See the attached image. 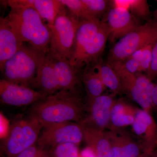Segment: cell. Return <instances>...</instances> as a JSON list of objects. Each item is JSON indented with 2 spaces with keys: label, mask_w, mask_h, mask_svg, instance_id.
<instances>
[{
  "label": "cell",
  "mask_w": 157,
  "mask_h": 157,
  "mask_svg": "<svg viewBox=\"0 0 157 157\" xmlns=\"http://www.w3.org/2000/svg\"><path fill=\"white\" fill-rule=\"evenodd\" d=\"M78 146L73 143H66L56 147L54 150L56 157H80Z\"/></svg>",
  "instance_id": "27"
},
{
  "label": "cell",
  "mask_w": 157,
  "mask_h": 157,
  "mask_svg": "<svg viewBox=\"0 0 157 157\" xmlns=\"http://www.w3.org/2000/svg\"><path fill=\"white\" fill-rule=\"evenodd\" d=\"M110 142L112 157H123L122 147L116 130H106Z\"/></svg>",
  "instance_id": "28"
},
{
  "label": "cell",
  "mask_w": 157,
  "mask_h": 157,
  "mask_svg": "<svg viewBox=\"0 0 157 157\" xmlns=\"http://www.w3.org/2000/svg\"><path fill=\"white\" fill-rule=\"evenodd\" d=\"M146 75L153 82L157 80V39L153 44L151 65Z\"/></svg>",
  "instance_id": "31"
},
{
  "label": "cell",
  "mask_w": 157,
  "mask_h": 157,
  "mask_svg": "<svg viewBox=\"0 0 157 157\" xmlns=\"http://www.w3.org/2000/svg\"><path fill=\"white\" fill-rule=\"evenodd\" d=\"M154 19L155 21L157 22V8L154 12Z\"/></svg>",
  "instance_id": "37"
},
{
  "label": "cell",
  "mask_w": 157,
  "mask_h": 157,
  "mask_svg": "<svg viewBox=\"0 0 157 157\" xmlns=\"http://www.w3.org/2000/svg\"><path fill=\"white\" fill-rule=\"evenodd\" d=\"M140 157H157V149L148 153H142Z\"/></svg>",
  "instance_id": "35"
},
{
  "label": "cell",
  "mask_w": 157,
  "mask_h": 157,
  "mask_svg": "<svg viewBox=\"0 0 157 157\" xmlns=\"http://www.w3.org/2000/svg\"><path fill=\"white\" fill-rule=\"evenodd\" d=\"M116 96L113 94H103L94 99L85 100L86 113L80 123L99 130H107L113 108L117 101Z\"/></svg>",
  "instance_id": "9"
},
{
  "label": "cell",
  "mask_w": 157,
  "mask_h": 157,
  "mask_svg": "<svg viewBox=\"0 0 157 157\" xmlns=\"http://www.w3.org/2000/svg\"><path fill=\"white\" fill-rule=\"evenodd\" d=\"M82 1L90 13L99 19H100L99 17L107 11V7L110 3V1L106 0H82Z\"/></svg>",
  "instance_id": "26"
},
{
  "label": "cell",
  "mask_w": 157,
  "mask_h": 157,
  "mask_svg": "<svg viewBox=\"0 0 157 157\" xmlns=\"http://www.w3.org/2000/svg\"><path fill=\"white\" fill-rule=\"evenodd\" d=\"M99 75L103 83L117 95L122 94L123 90L119 77L114 69L107 62L98 59L96 62Z\"/></svg>",
  "instance_id": "22"
},
{
  "label": "cell",
  "mask_w": 157,
  "mask_h": 157,
  "mask_svg": "<svg viewBox=\"0 0 157 157\" xmlns=\"http://www.w3.org/2000/svg\"><path fill=\"white\" fill-rule=\"evenodd\" d=\"M7 121L2 114H1V138H5L9 132V128L8 127Z\"/></svg>",
  "instance_id": "32"
},
{
  "label": "cell",
  "mask_w": 157,
  "mask_h": 157,
  "mask_svg": "<svg viewBox=\"0 0 157 157\" xmlns=\"http://www.w3.org/2000/svg\"><path fill=\"white\" fill-rule=\"evenodd\" d=\"M119 77L123 93L126 94L141 107L150 113L153 108V91L154 83L146 74L116 72Z\"/></svg>",
  "instance_id": "8"
},
{
  "label": "cell",
  "mask_w": 157,
  "mask_h": 157,
  "mask_svg": "<svg viewBox=\"0 0 157 157\" xmlns=\"http://www.w3.org/2000/svg\"><path fill=\"white\" fill-rule=\"evenodd\" d=\"M74 16L79 20H98L86 9L82 0H59Z\"/></svg>",
  "instance_id": "24"
},
{
  "label": "cell",
  "mask_w": 157,
  "mask_h": 157,
  "mask_svg": "<svg viewBox=\"0 0 157 157\" xmlns=\"http://www.w3.org/2000/svg\"><path fill=\"white\" fill-rule=\"evenodd\" d=\"M37 141L38 146L43 149L51 150L61 144L73 143L77 146L83 140L81 125L73 122L54 124L44 127Z\"/></svg>",
  "instance_id": "7"
},
{
  "label": "cell",
  "mask_w": 157,
  "mask_h": 157,
  "mask_svg": "<svg viewBox=\"0 0 157 157\" xmlns=\"http://www.w3.org/2000/svg\"><path fill=\"white\" fill-rule=\"evenodd\" d=\"M80 20L62 5L53 25L48 52L53 57L69 59Z\"/></svg>",
  "instance_id": "4"
},
{
  "label": "cell",
  "mask_w": 157,
  "mask_h": 157,
  "mask_svg": "<svg viewBox=\"0 0 157 157\" xmlns=\"http://www.w3.org/2000/svg\"><path fill=\"white\" fill-rule=\"evenodd\" d=\"M99 32L84 49L75 69L79 73L86 67L99 59L109 39V31L107 23L102 21Z\"/></svg>",
  "instance_id": "15"
},
{
  "label": "cell",
  "mask_w": 157,
  "mask_h": 157,
  "mask_svg": "<svg viewBox=\"0 0 157 157\" xmlns=\"http://www.w3.org/2000/svg\"><path fill=\"white\" fill-rule=\"evenodd\" d=\"M45 157H56L54 153V150H51Z\"/></svg>",
  "instance_id": "36"
},
{
  "label": "cell",
  "mask_w": 157,
  "mask_h": 157,
  "mask_svg": "<svg viewBox=\"0 0 157 157\" xmlns=\"http://www.w3.org/2000/svg\"><path fill=\"white\" fill-rule=\"evenodd\" d=\"M47 52L24 43L0 69L3 79L20 85L34 86L38 69Z\"/></svg>",
  "instance_id": "3"
},
{
  "label": "cell",
  "mask_w": 157,
  "mask_h": 157,
  "mask_svg": "<svg viewBox=\"0 0 157 157\" xmlns=\"http://www.w3.org/2000/svg\"><path fill=\"white\" fill-rule=\"evenodd\" d=\"M154 87L153 91L152 99L153 107L157 109V80L153 82Z\"/></svg>",
  "instance_id": "34"
},
{
  "label": "cell",
  "mask_w": 157,
  "mask_h": 157,
  "mask_svg": "<svg viewBox=\"0 0 157 157\" xmlns=\"http://www.w3.org/2000/svg\"><path fill=\"white\" fill-rule=\"evenodd\" d=\"M80 157H96L93 151L88 147L83 150L80 154Z\"/></svg>",
  "instance_id": "33"
},
{
  "label": "cell",
  "mask_w": 157,
  "mask_h": 157,
  "mask_svg": "<svg viewBox=\"0 0 157 157\" xmlns=\"http://www.w3.org/2000/svg\"><path fill=\"white\" fill-rule=\"evenodd\" d=\"M43 127L35 117L29 115L13 121L5 138L2 149L8 157H16L35 145Z\"/></svg>",
  "instance_id": "5"
},
{
  "label": "cell",
  "mask_w": 157,
  "mask_h": 157,
  "mask_svg": "<svg viewBox=\"0 0 157 157\" xmlns=\"http://www.w3.org/2000/svg\"><path fill=\"white\" fill-rule=\"evenodd\" d=\"M83 133V140L96 157H112L110 142L106 131L99 130L80 123Z\"/></svg>",
  "instance_id": "18"
},
{
  "label": "cell",
  "mask_w": 157,
  "mask_h": 157,
  "mask_svg": "<svg viewBox=\"0 0 157 157\" xmlns=\"http://www.w3.org/2000/svg\"><path fill=\"white\" fill-rule=\"evenodd\" d=\"M132 130L142 153L151 152L157 146V124L150 113L138 109Z\"/></svg>",
  "instance_id": "11"
},
{
  "label": "cell",
  "mask_w": 157,
  "mask_h": 157,
  "mask_svg": "<svg viewBox=\"0 0 157 157\" xmlns=\"http://www.w3.org/2000/svg\"><path fill=\"white\" fill-rule=\"evenodd\" d=\"M125 9L137 18L147 19L151 14L149 6L146 0H125Z\"/></svg>",
  "instance_id": "25"
},
{
  "label": "cell",
  "mask_w": 157,
  "mask_h": 157,
  "mask_svg": "<svg viewBox=\"0 0 157 157\" xmlns=\"http://www.w3.org/2000/svg\"><path fill=\"white\" fill-rule=\"evenodd\" d=\"M24 5L32 7L43 20L47 22L50 29L53 25L62 4L59 0H18Z\"/></svg>",
  "instance_id": "21"
},
{
  "label": "cell",
  "mask_w": 157,
  "mask_h": 157,
  "mask_svg": "<svg viewBox=\"0 0 157 157\" xmlns=\"http://www.w3.org/2000/svg\"><path fill=\"white\" fill-rule=\"evenodd\" d=\"M86 113V103L82 96L59 91L33 104L29 115L44 128L66 122L80 123Z\"/></svg>",
  "instance_id": "1"
},
{
  "label": "cell",
  "mask_w": 157,
  "mask_h": 157,
  "mask_svg": "<svg viewBox=\"0 0 157 157\" xmlns=\"http://www.w3.org/2000/svg\"><path fill=\"white\" fill-rule=\"evenodd\" d=\"M51 151L43 149L34 145L24 151L16 157H45Z\"/></svg>",
  "instance_id": "30"
},
{
  "label": "cell",
  "mask_w": 157,
  "mask_h": 157,
  "mask_svg": "<svg viewBox=\"0 0 157 157\" xmlns=\"http://www.w3.org/2000/svg\"><path fill=\"white\" fill-rule=\"evenodd\" d=\"M102 21L80 20L69 60L75 69L86 46L100 30Z\"/></svg>",
  "instance_id": "14"
},
{
  "label": "cell",
  "mask_w": 157,
  "mask_h": 157,
  "mask_svg": "<svg viewBox=\"0 0 157 157\" xmlns=\"http://www.w3.org/2000/svg\"><path fill=\"white\" fill-rule=\"evenodd\" d=\"M157 39V22L150 19L120 39L109 51L107 62L112 63L123 61Z\"/></svg>",
  "instance_id": "6"
},
{
  "label": "cell",
  "mask_w": 157,
  "mask_h": 157,
  "mask_svg": "<svg viewBox=\"0 0 157 157\" xmlns=\"http://www.w3.org/2000/svg\"><path fill=\"white\" fill-rule=\"evenodd\" d=\"M116 130L122 147L123 157H140L142 152L139 144L124 128Z\"/></svg>",
  "instance_id": "23"
},
{
  "label": "cell",
  "mask_w": 157,
  "mask_h": 157,
  "mask_svg": "<svg viewBox=\"0 0 157 157\" xmlns=\"http://www.w3.org/2000/svg\"><path fill=\"white\" fill-rule=\"evenodd\" d=\"M106 21L109 31V39L112 43L135 30L140 25V21L126 9L111 8Z\"/></svg>",
  "instance_id": "12"
},
{
  "label": "cell",
  "mask_w": 157,
  "mask_h": 157,
  "mask_svg": "<svg viewBox=\"0 0 157 157\" xmlns=\"http://www.w3.org/2000/svg\"><path fill=\"white\" fill-rule=\"evenodd\" d=\"M139 109L123 99L117 100L112 109L107 130L124 128L128 126H132Z\"/></svg>",
  "instance_id": "19"
},
{
  "label": "cell",
  "mask_w": 157,
  "mask_h": 157,
  "mask_svg": "<svg viewBox=\"0 0 157 157\" xmlns=\"http://www.w3.org/2000/svg\"><path fill=\"white\" fill-rule=\"evenodd\" d=\"M96 62L88 65L82 71V81L86 94L85 100L102 95L106 88L99 75Z\"/></svg>",
  "instance_id": "20"
},
{
  "label": "cell",
  "mask_w": 157,
  "mask_h": 157,
  "mask_svg": "<svg viewBox=\"0 0 157 157\" xmlns=\"http://www.w3.org/2000/svg\"><path fill=\"white\" fill-rule=\"evenodd\" d=\"M48 96L29 86L15 84L4 79L0 80V98L3 104L15 107L28 106Z\"/></svg>",
  "instance_id": "10"
},
{
  "label": "cell",
  "mask_w": 157,
  "mask_h": 157,
  "mask_svg": "<svg viewBox=\"0 0 157 157\" xmlns=\"http://www.w3.org/2000/svg\"><path fill=\"white\" fill-rule=\"evenodd\" d=\"M20 41L7 17H0V69L18 50Z\"/></svg>",
  "instance_id": "16"
},
{
  "label": "cell",
  "mask_w": 157,
  "mask_h": 157,
  "mask_svg": "<svg viewBox=\"0 0 157 157\" xmlns=\"http://www.w3.org/2000/svg\"><path fill=\"white\" fill-rule=\"evenodd\" d=\"M52 57L59 91L82 96L81 73L71 66L68 59Z\"/></svg>",
  "instance_id": "13"
},
{
  "label": "cell",
  "mask_w": 157,
  "mask_h": 157,
  "mask_svg": "<svg viewBox=\"0 0 157 157\" xmlns=\"http://www.w3.org/2000/svg\"><path fill=\"white\" fill-rule=\"evenodd\" d=\"M10 8L7 18L22 43L47 52L51 33L36 10L18 0L4 1Z\"/></svg>",
  "instance_id": "2"
},
{
  "label": "cell",
  "mask_w": 157,
  "mask_h": 157,
  "mask_svg": "<svg viewBox=\"0 0 157 157\" xmlns=\"http://www.w3.org/2000/svg\"><path fill=\"white\" fill-rule=\"evenodd\" d=\"M153 44L147 45L142 49L139 73H143L144 72L146 73V75L149 70L152 57Z\"/></svg>",
  "instance_id": "29"
},
{
  "label": "cell",
  "mask_w": 157,
  "mask_h": 157,
  "mask_svg": "<svg viewBox=\"0 0 157 157\" xmlns=\"http://www.w3.org/2000/svg\"><path fill=\"white\" fill-rule=\"evenodd\" d=\"M34 87L48 96L59 91L52 57L48 51L38 69Z\"/></svg>",
  "instance_id": "17"
}]
</instances>
